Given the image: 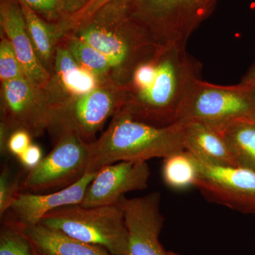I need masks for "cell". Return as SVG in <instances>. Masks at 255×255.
<instances>
[{
    "label": "cell",
    "mask_w": 255,
    "mask_h": 255,
    "mask_svg": "<svg viewBox=\"0 0 255 255\" xmlns=\"http://www.w3.org/2000/svg\"><path fill=\"white\" fill-rule=\"evenodd\" d=\"M201 66L186 48L158 47L151 58L134 70L122 108L145 123L174 125L192 82Z\"/></svg>",
    "instance_id": "cell-1"
},
{
    "label": "cell",
    "mask_w": 255,
    "mask_h": 255,
    "mask_svg": "<svg viewBox=\"0 0 255 255\" xmlns=\"http://www.w3.org/2000/svg\"><path fill=\"white\" fill-rule=\"evenodd\" d=\"M130 0H115L73 30V35L109 60L114 82L126 86L140 64L153 55L156 46L147 32L130 16Z\"/></svg>",
    "instance_id": "cell-2"
},
{
    "label": "cell",
    "mask_w": 255,
    "mask_h": 255,
    "mask_svg": "<svg viewBox=\"0 0 255 255\" xmlns=\"http://www.w3.org/2000/svg\"><path fill=\"white\" fill-rule=\"evenodd\" d=\"M184 150L182 127H157L121 109L97 140L90 143L88 172L119 162H147Z\"/></svg>",
    "instance_id": "cell-3"
},
{
    "label": "cell",
    "mask_w": 255,
    "mask_h": 255,
    "mask_svg": "<svg viewBox=\"0 0 255 255\" xmlns=\"http://www.w3.org/2000/svg\"><path fill=\"white\" fill-rule=\"evenodd\" d=\"M218 0H130L129 12L157 47L186 48Z\"/></svg>",
    "instance_id": "cell-4"
},
{
    "label": "cell",
    "mask_w": 255,
    "mask_h": 255,
    "mask_svg": "<svg viewBox=\"0 0 255 255\" xmlns=\"http://www.w3.org/2000/svg\"><path fill=\"white\" fill-rule=\"evenodd\" d=\"M40 224L74 239L102 247L114 255H128L127 225L118 204L64 206L48 213Z\"/></svg>",
    "instance_id": "cell-5"
},
{
    "label": "cell",
    "mask_w": 255,
    "mask_h": 255,
    "mask_svg": "<svg viewBox=\"0 0 255 255\" xmlns=\"http://www.w3.org/2000/svg\"><path fill=\"white\" fill-rule=\"evenodd\" d=\"M238 120L255 121V90L246 84L222 86L196 79L174 124L221 127Z\"/></svg>",
    "instance_id": "cell-6"
},
{
    "label": "cell",
    "mask_w": 255,
    "mask_h": 255,
    "mask_svg": "<svg viewBox=\"0 0 255 255\" xmlns=\"http://www.w3.org/2000/svg\"><path fill=\"white\" fill-rule=\"evenodd\" d=\"M127 87L114 82L102 84L86 95L65 99L50 111L48 131L55 140L66 132H73L88 142L127 102Z\"/></svg>",
    "instance_id": "cell-7"
},
{
    "label": "cell",
    "mask_w": 255,
    "mask_h": 255,
    "mask_svg": "<svg viewBox=\"0 0 255 255\" xmlns=\"http://www.w3.org/2000/svg\"><path fill=\"white\" fill-rule=\"evenodd\" d=\"M55 141L53 150L28 172L21 189L43 191L63 189L88 172L91 142L73 132H64Z\"/></svg>",
    "instance_id": "cell-8"
},
{
    "label": "cell",
    "mask_w": 255,
    "mask_h": 255,
    "mask_svg": "<svg viewBox=\"0 0 255 255\" xmlns=\"http://www.w3.org/2000/svg\"><path fill=\"white\" fill-rule=\"evenodd\" d=\"M2 117L0 127L9 137L23 129L33 137L41 136L48 130L52 104L46 89H41L27 78L1 83Z\"/></svg>",
    "instance_id": "cell-9"
},
{
    "label": "cell",
    "mask_w": 255,
    "mask_h": 255,
    "mask_svg": "<svg viewBox=\"0 0 255 255\" xmlns=\"http://www.w3.org/2000/svg\"><path fill=\"white\" fill-rule=\"evenodd\" d=\"M194 158L199 171L194 187L206 200L243 214H255V171L216 167Z\"/></svg>",
    "instance_id": "cell-10"
},
{
    "label": "cell",
    "mask_w": 255,
    "mask_h": 255,
    "mask_svg": "<svg viewBox=\"0 0 255 255\" xmlns=\"http://www.w3.org/2000/svg\"><path fill=\"white\" fill-rule=\"evenodd\" d=\"M161 195L150 193L138 197L122 196L117 204L123 211L128 238V255H179L166 251L159 242L164 219Z\"/></svg>",
    "instance_id": "cell-11"
},
{
    "label": "cell",
    "mask_w": 255,
    "mask_h": 255,
    "mask_svg": "<svg viewBox=\"0 0 255 255\" xmlns=\"http://www.w3.org/2000/svg\"><path fill=\"white\" fill-rule=\"evenodd\" d=\"M150 177L147 162L123 161L104 166L90 183L80 205H115L127 193L145 189Z\"/></svg>",
    "instance_id": "cell-12"
},
{
    "label": "cell",
    "mask_w": 255,
    "mask_h": 255,
    "mask_svg": "<svg viewBox=\"0 0 255 255\" xmlns=\"http://www.w3.org/2000/svg\"><path fill=\"white\" fill-rule=\"evenodd\" d=\"M0 23L28 80L40 88L46 89L52 74L36 54L18 0H1Z\"/></svg>",
    "instance_id": "cell-13"
},
{
    "label": "cell",
    "mask_w": 255,
    "mask_h": 255,
    "mask_svg": "<svg viewBox=\"0 0 255 255\" xmlns=\"http://www.w3.org/2000/svg\"><path fill=\"white\" fill-rule=\"evenodd\" d=\"M97 172H87L68 187L47 194L20 193L11 206L14 221L22 226H35L48 213L64 206L80 205Z\"/></svg>",
    "instance_id": "cell-14"
},
{
    "label": "cell",
    "mask_w": 255,
    "mask_h": 255,
    "mask_svg": "<svg viewBox=\"0 0 255 255\" xmlns=\"http://www.w3.org/2000/svg\"><path fill=\"white\" fill-rule=\"evenodd\" d=\"M182 127L184 150L204 163L216 167H238L229 146L217 128L202 123Z\"/></svg>",
    "instance_id": "cell-15"
},
{
    "label": "cell",
    "mask_w": 255,
    "mask_h": 255,
    "mask_svg": "<svg viewBox=\"0 0 255 255\" xmlns=\"http://www.w3.org/2000/svg\"><path fill=\"white\" fill-rule=\"evenodd\" d=\"M16 224L31 242L38 255H114L102 247L74 239L40 223L35 226Z\"/></svg>",
    "instance_id": "cell-16"
},
{
    "label": "cell",
    "mask_w": 255,
    "mask_h": 255,
    "mask_svg": "<svg viewBox=\"0 0 255 255\" xmlns=\"http://www.w3.org/2000/svg\"><path fill=\"white\" fill-rule=\"evenodd\" d=\"M23 11L32 43L38 58L47 69H53L55 50L64 37L59 23H50L37 14L22 0H18Z\"/></svg>",
    "instance_id": "cell-17"
},
{
    "label": "cell",
    "mask_w": 255,
    "mask_h": 255,
    "mask_svg": "<svg viewBox=\"0 0 255 255\" xmlns=\"http://www.w3.org/2000/svg\"><path fill=\"white\" fill-rule=\"evenodd\" d=\"M217 128L229 146L238 167L255 172V122L238 120Z\"/></svg>",
    "instance_id": "cell-18"
},
{
    "label": "cell",
    "mask_w": 255,
    "mask_h": 255,
    "mask_svg": "<svg viewBox=\"0 0 255 255\" xmlns=\"http://www.w3.org/2000/svg\"><path fill=\"white\" fill-rule=\"evenodd\" d=\"M63 38L65 46L81 68L91 72L103 84L114 82L111 79L112 66L105 55L71 33H67Z\"/></svg>",
    "instance_id": "cell-19"
},
{
    "label": "cell",
    "mask_w": 255,
    "mask_h": 255,
    "mask_svg": "<svg viewBox=\"0 0 255 255\" xmlns=\"http://www.w3.org/2000/svg\"><path fill=\"white\" fill-rule=\"evenodd\" d=\"M162 174L167 186L182 189L194 187L199 171L193 155L184 150L164 159Z\"/></svg>",
    "instance_id": "cell-20"
},
{
    "label": "cell",
    "mask_w": 255,
    "mask_h": 255,
    "mask_svg": "<svg viewBox=\"0 0 255 255\" xmlns=\"http://www.w3.org/2000/svg\"><path fill=\"white\" fill-rule=\"evenodd\" d=\"M0 255H38L27 236L14 221H5L0 231Z\"/></svg>",
    "instance_id": "cell-21"
},
{
    "label": "cell",
    "mask_w": 255,
    "mask_h": 255,
    "mask_svg": "<svg viewBox=\"0 0 255 255\" xmlns=\"http://www.w3.org/2000/svg\"><path fill=\"white\" fill-rule=\"evenodd\" d=\"M37 14L48 21L65 20L78 11L85 3L83 0H22Z\"/></svg>",
    "instance_id": "cell-22"
},
{
    "label": "cell",
    "mask_w": 255,
    "mask_h": 255,
    "mask_svg": "<svg viewBox=\"0 0 255 255\" xmlns=\"http://www.w3.org/2000/svg\"><path fill=\"white\" fill-rule=\"evenodd\" d=\"M26 77L22 65L16 56L11 42L8 38H2L0 43V80L1 83Z\"/></svg>",
    "instance_id": "cell-23"
},
{
    "label": "cell",
    "mask_w": 255,
    "mask_h": 255,
    "mask_svg": "<svg viewBox=\"0 0 255 255\" xmlns=\"http://www.w3.org/2000/svg\"><path fill=\"white\" fill-rule=\"evenodd\" d=\"M19 181L13 177L11 171L4 167L0 174V216L1 218L11 206L20 194Z\"/></svg>",
    "instance_id": "cell-24"
},
{
    "label": "cell",
    "mask_w": 255,
    "mask_h": 255,
    "mask_svg": "<svg viewBox=\"0 0 255 255\" xmlns=\"http://www.w3.org/2000/svg\"><path fill=\"white\" fill-rule=\"evenodd\" d=\"M113 1L115 0H86L78 11L60 23L65 35L86 22L99 10Z\"/></svg>",
    "instance_id": "cell-25"
},
{
    "label": "cell",
    "mask_w": 255,
    "mask_h": 255,
    "mask_svg": "<svg viewBox=\"0 0 255 255\" xmlns=\"http://www.w3.org/2000/svg\"><path fill=\"white\" fill-rule=\"evenodd\" d=\"M32 137L29 132L23 129L14 130L10 134L6 142V152L18 157L31 145Z\"/></svg>",
    "instance_id": "cell-26"
},
{
    "label": "cell",
    "mask_w": 255,
    "mask_h": 255,
    "mask_svg": "<svg viewBox=\"0 0 255 255\" xmlns=\"http://www.w3.org/2000/svg\"><path fill=\"white\" fill-rule=\"evenodd\" d=\"M17 158L21 165L30 171L41 162L43 158V152L39 145L31 143Z\"/></svg>",
    "instance_id": "cell-27"
},
{
    "label": "cell",
    "mask_w": 255,
    "mask_h": 255,
    "mask_svg": "<svg viewBox=\"0 0 255 255\" xmlns=\"http://www.w3.org/2000/svg\"><path fill=\"white\" fill-rule=\"evenodd\" d=\"M241 82L249 85L255 90V61L248 70V73L243 77Z\"/></svg>",
    "instance_id": "cell-28"
},
{
    "label": "cell",
    "mask_w": 255,
    "mask_h": 255,
    "mask_svg": "<svg viewBox=\"0 0 255 255\" xmlns=\"http://www.w3.org/2000/svg\"><path fill=\"white\" fill-rule=\"evenodd\" d=\"M254 122H255V121H254Z\"/></svg>",
    "instance_id": "cell-29"
}]
</instances>
